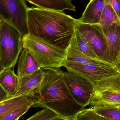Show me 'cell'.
Listing matches in <instances>:
<instances>
[{"label":"cell","mask_w":120,"mask_h":120,"mask_svg":"<svg viewBox=\"0 0 120 120\" xmlns=\"http://www.w3.org/2000/svg\"><path fill=\"white\" fill-rule=\"evenodd\" d=\"M3 22V20H1V19L0 18V27L1 25V24H2V22Z\"/></svg>","instance_id":"f1b7e54d"},{"label":"cell","mask_w":120,"mask_h":120,"mask_svg":"<svg viewBox=\"0 0 120 120\" xmlns=\"http://www.w3.org/2000/svg\"><path fill=\"white\" fill-rule=\"evenodd\" d=\"M28 8L24 0H0V18L17 30L24 36L29 34Z\"/></svg>","instance_id":"52a82bcc"},{"label":"cell","mask_w":120,"mask_h":120,"mask_svg":"<svg viewBox=\"0 0 120 120\" xmlns=\"http://www.w3.org/2000/svg\"><path fill=\"white\" fill-rule=\"evenodd\" d=\"M62 66L68 71L77 74L93 85L97 81L118 72L114 66L93 64H82L65 60Z\"/></svg>","instance_id":"9c48e42d"},{"label":"cell","mask_w":120,"mask_h":120,"mask_svg":"<svg viewBox=\"0 0 120 120\" xmlns=\"http://www.w3.org/2000/svg\"><path fill=\"white\" fill-rule=\"evenodd\" d=\"M23 49L29 50L41 68H60L65 60L66 50L29 34L22 37Z\"/></svg>","instance_id":"3957f363"},{"label":"cell","mask_w":120,"mask_h":120,"mask_svg":"<svg viewBox=\"0 0 120 120\" xmlns=\"http://www.w3.org/2000/svg\"><path fill=\"white\" fill-rule=\"evenodd\" d=\"M52 120H66L64 119V118H62L61 117H58L57 118H55V119H53Z\"/></svg>","instance_id":"83f0119b"},{"label":"cell","mask_w":120,"mask_h":120,"mask_svg":"<svg viewBox=\"0 0 120 120\" xmlns=\"http://www.w3.org/2000/svg\"><path fill=\"white\" fill-rule=\"evenodd\" d=\"M45 75L38 88L34 91L37 99L35 108L49 109L66 120H75L84 108L71 94L59 68H42Z\"/></svg>","instance_id":"7a4b0ae2"},{"label":"cell","mask_w":120,"mask_h":120,"mask_svg":"<svg viewBox=\"0 0 120 120\" xmlns=\"http://www.w3.org/2000/svg\"><path fill=\"white\" fill-rule=\"evenodd\" d=\"M44 71L41 68L34 73L19 78L17 91L14 97L34 94L44 77Z\"/></svg>","instance_id":"8fae6325"},{"label":"cell","mask_w":120,"mask_h":120,"mask_svg":"<svg viewBox=\"0 0 120 120\" xmlns=\"http://www.w3.org/2000/svg\"><path fill=\"white\" fill-rule=\"evenodd\" d=\"M120 104V73L105 78L94 85L90 101L91 107Z\"/></svg>","instance_id":"8992f818"},{"label":"cell","mask_w":120,"mask_h":120,"mask_svg":"<svg viewBox=\"0 0 120 120\" xmlns=\"http://www.w3.org/2000/svg\"><path fill=\"white\" fill-rule=\"evenodd\" d=\"M105 3V0H90L81 17L77 20L84 24H99Z\"/></svg>","instance_id":"4fadbf2b"},{"label":"cell","mask_w":120,"mask_h":120,"mask_svg":"<svg viewBox=\"0 0 120 120\" xmlns=\"http://www.w3.org/2000/svg\"><path fill=\"white\" fill-rule=\"evenodd\" d=\"M101 27L107 40L111 63L114 67L120 56V24Z\"/></svg>","instance_id":"30bf717a"},{"label":"cell","mask_w":120,"mask_h":120,"mask_svg":"<svg viewBox=\"0 0 120 120\" xmlns=\"http://www.w3.org/2000/svg\"><path fill=\"white\" fill-rule=\"evenodd\" d=\"M65 60L82 64L112 66L101 60L90 57L81 52L76 46L73 37L69 46L66 49V55Z\"/></svg>","instance_id":"9a60e30c"},{"label":"cell","mask_w":120,"mask_h":120,"mask_svg":"<svg viewBox=\"0 0 120 120\" xmlns=\"http://www.w3.org/2000/svg\"><path fill=\"white\" fill-rule=\"evenodd\" d=\"M114 67L115 68L118 72L120 73V56L119 60L117 61Z\"/></svg>","instance_id":"4316f807"},{"label":"cell","mask_w":120,"mask_h":120,"mask_svg":"<svg viewBox=\"0 0 120 120\" xmlns=\"http://www.w3.org/2000/svg\"><path fill=\"white\" fill-rule=\"evenodd\" d=\"M60 117L52 111L44 109L25 120H51Z\"/></svg>","instance_id":"7402d4cb"},{"label":"cell","mask_w":120,"mask_h":120,"mask_svg":"<svg viewBox=\"0 0 120 120\" xmlns=\"http://www.w3.org/2000/svg\"><path fill=\"white\" fill-rule=\"evenodd\" d=\"M30 108V107L26 106L13 110L1 117L0 120H18Z\"/></svg>","instance_id":"603a6c76"},{"label":"cell","mask_w":120,"mask_h":120,"mask_svg":"<svg viewBox=\"0 0 120 120\" xmlns=\"http://www.w3.org/2000/svg\"><path fill=\"white\" fill-rule=\"evenodd\" d=\"M113 23L120 24V19L112 8L105 2L99 24L104 26Z\"/></svg>","instance_id":"d6986e66"},{"label":"cell","mask_w":120,"mask_h":120,"mask_svg":"<svg viewBox=\"0 0 120 120\" xmlns=\"http://www.w3.org/2000/svg\"><path fill=\"white\" fill-rule=\"evenodd\" d=\"M5 70L3 50L0 42V74Z\"/></svg>","instance_id":"484cf974"},{"label":"cell","mask_w":120,"mask_h":120,"mask_svg":"<svg viewBox=\"0 0 120 120\" xmlns=\"http://www.w3.org/2000/svg\"><path fill=\"white\" fill-rule=\"evenodd\" d=\"M90 108L108 120H120V104L94 106Z\"/></svg>","instance_id":"ac0fdd59"},{"label":"cell","mask_w":120,"mask_h":120,"mask_svg":"<svg viewBox=\"0 0 120 120\" xmlns=\"http://www.w3.org/2000/svg\"><path fill=\"white\" fill-rule=\"evenodd\" d=\"M41 68L30 51L27 49H23L18 63L17 75L18 78L32 74Z\"/></svg>","instance_id":"5bb4252c"},{"label":"cell","mask_w":120,"mask_h":120,"mask_svg":"<svg viewBox=\"0 0 120 120\" xmlns=\"http://www.w3.org/2000/svg\"><path fill=\"white\" fill-rule=\"evenodd\" d=\"M18 80L19 78L12 68L5 69L0 74V84L11 98L17 93Z\"/></svg>","instance_id":"2e32d148"},{"label":"cell","mask_w":120,"mask_h":120,"mask_svg":"<svg viewBox=\"0 0 120 120\" xmlns=\"http://www.w3.org/2000/svg\"><path fill=\"white\" fill-rule=\"evenodd\" d=\"M22 34L15 27L3 22L0 27V42L5 69L12 68L23 49Z\"/></svg>","instance_id":"5b68a950"},{"label":"cell","mask_w":120,"mask_h":120,"mask_svg":"<svg viewBox=\"0 0 120 120\" xmlns=\"http://www.w3.org/2000/svg\"><path fill=\"white\" fill-rule=\"evenodd\" d=\"M75 120H109L96 113L91 108L84 109L76 116Z\"/></svg>","instance_id":"44dd1931"},{"label":"cell","mask_w":120,"mask_h":120,"mask_svg":"<svg viewBox=\"0 0 120 120\" xmlns=\"http://www.w3.org/2000/svg\"><path fill=\"white\" fill-rule=\"evenodd\" d=\"M38 8L63 11H75V7L70 0H24Z\"/></svg>","instance_id":"e0dca14e"},{"label":"cell","mask_w":120,"mask_h":120,"mask_svg":"<svg viewBox=\"0 0 120 120\" xmlns=\"http://www.w3.org/2000/svg\"><path fill=\"white\" fill-rule=\"evenodd\" d=\"M10 98L0 84V102Z\"/></svg>","instance_id":"d4e9b609"},{"label":"cell","mask_w":120,"mask_h":120,"mask_svg":"<svg viewBox=\"0 0 120 120\" xmlns=\"http://www.w3.org/2000/svg\"><path fill=\"white\" fill-rule=\"evenodd\" d=\"M75 19L63 11L28 8L29 34L54 45L66 50L75 32Z\"/></svg>","instance_id":"6da1fadb"},{"label":"cell","mask_w":120,"mask_h":120,"mask_svg":"<svg viewBox=\"0 0 120 120\" xmlns=\"http://www.w3.org/2000/svg\"><path fill=\"white\" fill-rule=\"evenodd\" d=\"M63 77L75 101L84 108L89 105L94 92V85L83 77L72 72H63Z\"/></svg>","instance_id":"ba28073f"},{"label":"cell","mask_w":120,"mask_h":120,"mask_svg":"<svg viewBox=\"0 0 120 120\" xmlns=\"http://www.w3.org/2000/svg\"></svg>","instance_id":"4dcf8cb0"},{"label":"cell","mask_w":120,"mask_h":120,"mask_svg":"<svg viewBox=\"0 0 120 120\" xmlns=\"http://www.w3.org/2000/svg\"><path fill=\"white\" fill-rule=\"evenodd\" d=\"M37 102L34 94L9 98L0 102V117L19 108L26 106L34 107Z\"/></svg>","instance_id":"7c38bea8"},{"label":"cell","mask_w":120,"mask_h":120,"mask_svg":"<svg viewBox=\"0 0 120 120\" xmlns=\"http://www.w3.org/2000/svg\"><path fill=\"white\" fill-rule=\"evenodd\" d=\"M114 10L120 20V0H105Z\"/></svg>","instance_id":"cb8c5ba5"},{"label":"cell","mask_w":120,"mask_h":120,"mask_svg":"<svg viewBox=\"0 0 120 120\" xmlns=\"http://www.w3.org/2000/svg\"><path fill=\"white\" fill-rule=\"evenodd\" d=\"M73 37L76 46L81 52L90 57L99 60L89 44L75 32Z\"/></svg>","instance_id":"ffe728a7"},{"label":"cell","mask_w":120,"mask_h":120,"mask_svg":"<svg viewBox=\"0 0 120 120\" xmlns=\"http://www.w3.org/2000/svg\"></svg>","instance_id":"f546056e"},{"label":"cell","mask_w":120,"mask_h":120,"mask_svg":"<svg viewBox=\"0 0 120 120\" xmlns=\"http://www.w3.org/2000/svg\"><path fill=\"white\" fill-rule=\"evenodd\" d=\"M75 32L87 43L99 60L113 66L107 40L100 25L80 23L77 19Z\"/></svg>","instance_id":"277c9868"}]
</instances>
